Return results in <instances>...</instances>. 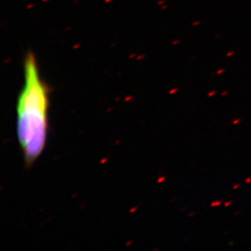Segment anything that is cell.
Returning a JSON list of instances; mask_svg holds the SVG:
<instances>
[{
    "instance_id": "obj_1",
    "label": "cell",
    "mask_w": 251,
    "mask_h": 251,
    "mask_svg": "<svg viewBox=\"0 0 251 251\" xmlns=\"http://www.w3.org/2000/svg\"><path fill=\"white\" fill-rule=\"evenodd\" d=\"M24 85L17 102V136L27 167L40 157L48 142L50 90L33 52L24 60Z\"/></svg>"
}]
</instances>
